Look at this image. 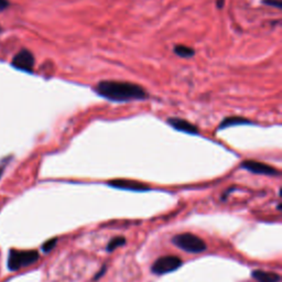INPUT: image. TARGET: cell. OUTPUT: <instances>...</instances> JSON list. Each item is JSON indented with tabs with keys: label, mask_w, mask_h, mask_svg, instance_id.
Masks as SVG:
<instances>
[{
	"label": "cell",
	"mask_w": 282,
	"mask_h": 282,
	"mask_svg": "<svg viewBox=\"0 0 282 282\" xmlns=\"http://www.w3.org/2000/svg\"><path fill=\"white\" fill-rule=\"evenodd\" d=\"M224 2H225V0H217V1H216V4H217V8H223L224 7Z\"/></svg>",
	"instance_id": "18"
},
{
	"label": "cell",
	"mask_w": 282,
	"mask_h": 282,
	"mask_svg": "<svg viewBox=\"0 0 282 282\" xmlns=\"http://www.w3.org/2000/svg\"><path fill=\"white\" fill-rule=\"evenodd\" d=\"M107 185L110 186V188H114V189L134 191V192H145V191L150 190V188L147 184L138 182V181L125 180V179L112 180V181H109Z\"/></svg>",
	"instance_id": "7"
},
{
	"label": "cell",
	"mask_w": 282,
	"mask_h": 282,
	"mask_svg": "<svg viewBox=\"0 0 282 282\" xmlns=\"http://www.w3.org/2000/svg\"><path fill=\"white\" fill-rule=\"evenodd\" d=\"M106 269H107V268H106V266H104V267H103V268H102V269H100V270L98 271V273L96 274V276H95V277H94V280H98L99 278H102V277L104 276V274L106 273Z\"/></svg>",
	"instance_id": "16"
},
{
	"label": "cell",
	"mask_w": 282,
	"mask_h": 282,
	"mask_svg": "<svg viewBox=\"0 0 282 282\" xmlns=\"http://www.w3.org/2000/svg\"><path fill=\"white\" fill-rule=\"evenodd\" d=\"M173 52L176 55H178V57L183 58V59H190V58H192L193 55L195 54V51L192 48L186 47V45H183V44L174 45Z\"/></svg>",
	"instance_id": "11"
},
{
	"label": "cell",
	"mask_w": 282,
	"mask_h": 282,
	"mask_svg": "<svg viewBox=\"0 0 282 282\" xmlns=\"http://www.w3.org/2000/svg\"><path fill=\"white\" fill-rule=\"evenodd\" d=\"M12 67L27 73H32L34 68V57L29 50L23 49L12 60Z\"/></svg>",
	"instance_id": "6"
},
{
	"label": "cell",
	"mask_w": 282,
	"mask_h": 282,
	"mask_svg": "<svg viewBox=\"0 0 282 282\" xmlns=\"http://www.w3.org/2000/svg\"><path fill=\"white\" fill-rule=\"evenodd\" d=\"M8 7H9L8 0H0V12L3 11V10L7 9Z\"/></svg>",
	"instance_id": "17"
},
{
	"label": "cell",
	"mask_w": 282,
	"mask_h": 282,
	"mask_svg": "<svg viewBox=\"0 0 282 282\" xmlns=\"http://www.w3.org/2000/svg\"><path fill=\"white\" fill-rule=\"evenodd\" d=\"M251 277L258 282H279L281 280V277L278 274L259 269L251 271Z\"/></svg>",
	"instance_id": "9"
},
{
	"label": "cell",
	"mask_w": 282,
	"mask_h": 282,
	"mask_svg": "<svg viewBox=\"0 0 282 282\" xmlns=\"http://www.w3.org/2000/svg\"><path fill=\"white\" fill-rule=\"evenodd\" d=\"M8 160H9V159H8ZM8 160H7V159H6V160H3L2 162L0 163V179H1V176H2L3 172H4V169H6V167H7Z\"/></svg>",
	"instance_id": "15"
},
{
	"label": "cell",
	"mask_w": 282,
	"mask_h": 282,
	"mask_svg": "<svg viewBox=\"0 0 282 282\" xmlns=\"http://www.w3.org/2000/svg\"><path fill=\"white\" fill-rule=\"evenodd\" d=\"M264 3L276 8H281V0H264Z\"/></svg>",
	"instance_id": "14"
},
{
	"label": "cell",
	"mask_w": 282,
	"mask_h": 282,
	"mask_svg": "<svg viewBox=\"0 0 282 282\" xmlns=\"http://www.w3.org/2000/svg\"><path fill=\"white\" fill-rule=\"evenodd\" d=\"M182 265L183 261L178 256H162L155 260L152 266H151V273L157 276H163L173 273V271L179 269Z\"/></svg>",
	"instance_id": "4"
},
{
	"label": "cell",
	"mask_w": 282,
	"mask_h": 282,
	"mask_svg": "<svg viewBox=\"0 0 282 282\" xmlns=\"http://www.w3.org/2000/svg\"><path fill=\"white\" fill-rule=\"evenodd\" d=\"M278 211H281V204H278Z\"/></svg>",
	"instance_id": "19"
},
{
	"label": "cell",
	"mask_w": 282,
	"mask_h": 282,
	"mask_svg": "<svg viewBox=\"0 0 282 282\" xmlns=\"http://www.w3.org/2000/svg\"><path fill=\"white\" fill-rule=\"evenodd\" d=\"M126 243H127V239L124 236H118V237H114L109 240V243L106 246V250L108 251V253H113L117 248L122 246H125Z\"/></svg>",
	"instance_id": "12"
},
{
	"label": "cell",
	"mask_w": 282,
	"mask_h": 282,
	"mask_svg": "<svg viewBox=\"0 0 282 282\" xmlns=\"http://www.w3.org/2000/svg\"><path fill=\"white\" fill-rule=\"evenodd\" d=\"M243 125H254L253 122L244 117H238V116H231V117L225 118L218 126V130H223L234 126H243Z\"/></svg>",
	"instance_id": "10"
},
{
	"label": "cell",
	"mask_w": 282,
	"mask_h": 282,
	"mask_svg": "<svg viewBox=\"0 0 282 282\" xmlns=\"http://www.w3.org/2000/svg\"><path fill=\"white\" fill-rule=\"evenodd\" d=\"M172 244L181 250L189 254H201L208 249L205 241L192 233H182L175 235L171 239Z\"/></svg>",
	"instance_id": "2"
},
{
	"label": "cell",
	"mask_w": 282,
	"mask_h": 282,
	"mask_svg": "<svg viewBox=\"0 0 282 282\" xmlns=\"http://www.w3.org/2000/svg\"><path fill=\"white\" fill-rule=\"evenodd\" d=\"M58 241H59V239H58L57 237L51 238V239H49V240L45 241V243L42 245V250H43V253L48 254V253H50V251H51V250H53V249H54V247L57 246Z\"/></svg>",
	"instance_id": "13"
},
{
	"label": "cell",
	"mask_w": 282,
	"mask_h": 282,
	"mask_svg": "<svg viewBox=\"0 0 282 282\" xmlns=\"http://www.w3.org/2000/svg\"><path fill=\"white\" fill-rule=\"evenodd\" d=\"M167 123L172 127L173 129L178 130V132L188 134V135H199L200 130L198 126H195L189 120L179 118V117H171L167 120Z\"/></svg>",
	"instance_id": "8"
},
{
	"label": "cell",
	"mask_w": 282,
	"mask_h": 282,
	"mask_svg": "<svg viewBox=\"0 0 282 282\" xmlns=\"http://www.w3.org/2000/svg\"><path fill=\"white\" fill-rule=\"evenodd\" d=\"M240 168L254 174L260 175H268V176H279L280 171L277 170L275 167H271L269 164H266L259 161L255 160H245L241 162Z\"/></svg>",
	"instance_id": "5"
},
{
	"label": "cell",
	"mask_w": 282,
	"mask_h": 282,
	"mask_svg": "<svg viewBox=\"0 0 282 282\" xmlns=\"http://www.w3.org/2000/svg\"><path fill=\"white\" fill-rule=\"evenodd\" d=\"M94 90L98 96L114 103H128L148 98L147 90L142 86L125 80H102L95 85Z\"/></svg>",
	"instance_id": "1"
},
{
	"label": "cell",
	"mask_w": 282,
	"mask_h": 282,
	"mask_svg": "<svg viewBox=\"0 0 282 282\" xmlns=\"http://www.w3.org/2000/svg\"><path fill=\"white\" fill-rule=\"evenodd\" d=\"M40 255L37 250L10 249L7 266L10 271H17L22 267H28L37 263Z\"/></svg>",
	"instance_id": "3"
}]
</instances>
